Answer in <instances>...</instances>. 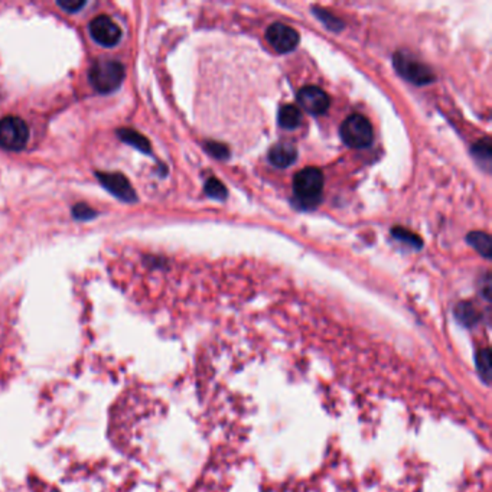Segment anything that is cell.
Wrapping results in <instances>:
<instances>
[{
	"label": "cell",
	"instance_id": "10",
	"mask_svg": "<svg viewBox=\"0 0 492 492\" xmlns=\"http://www.w3.org/2000/svg\"><path fill=\"white\" fill-rule=\"evenodd\" d=\"M298 157V150L293 145L281 142L273 146L268 152V160L278 168H288Z\"/></svg>",
	"mask_w": 492,
	"mask_h": 492
},
{
	"label": "cell",
	"instance_id": "13",
	"mask_svg": "<svg viewBox=\"0 0 492 492\" xmlns=\"http://www.w3.org/2000/svg\"><path fill=\"white\" fill-rule=\"evenodd\" d=\"M472 155L476 159V162H479L486 171H489L491 160H492V147H491V142L488 137H485V139H482L473 145Z\"/></svg>",
	"mask_w": 492,
	"mask_h": 492
},
{
	"label": "cell",
	"instance_id": "9",
	"mask_svg": "<svg viewBox=\"0 0 492 492\" xmlns=\"http://www.w3.org/2000/svg\"><path fill=\"white\" fill-rule=\"evenodd\" d=\"M298 101L303 110L313 116L323 115L330 108V97L322 88L315 85L303 87L298 93Z\"/></svg>",
	"mask_w": 492,
	"mask_h": 492
},
{
	"label": "cell",
	"instance_id": "12",
	"mask_svg": "<svg viewBox=\"0 0 492 492\" xmlns=\"http://www.w3.org/2000/svg\"><path fill=\"white\" fill-rule=\"evenodd\" d=\"M117 135H119V137H120L125 143H127V145L136 147L137 150H140V152H143V153H150L152 146H150L149 140H147L143 135H140L139 132L126 127V129H120V130L117 132Z\"/></svg>",
	"mask_w": 492,
	"mask_h": 492
},
{
	"label": "cell",
	"instance_id": "1",
	"mask_svg": "<svg viewBox=\"0 0 492 492\" xmlns=\"http://www.w3.org/2000/svg\"><path fill=\"white\" fill-rule=\"evenodd\" d=\"M88 78L98 93H113L125 80V67L110 58H98L91 66Z\"/></svg>",
	"mask_w": 492,
	"mask_h": 492
},
{
	"label": "cell",
	"instance_id": "22",
	"mask_svg": "<svg viewBox=\"0 0 492 492\" xmlns=\"http://www.w3.org/2000/svg\"><path fill=\"white\" fill-rule=\"evenodd\" d=\"M84 5H85L84 0H67V2H64V0H61V2H58V6H61V8L66 9L67 12H77V11L81 9Z\"/></svg>",
	"mask_w": 492,
	"mask_h": 492
},
{
	"label": "cell",
	"instance_id": "8",
	"mask_svg": "<svg viewBox=\"0 0 492 492\" xmlns=\"http://www.w3.org/2000/svg\"><path fill=\"white\" fill-rule=\"evenodd\" d=\"M98 181L103 184V187L113 194L116 198L125 201V202H135L137 201L136 192L133 187L130 185L129 179L119 172H97Z\"/></svg>",
	"mask_w": 492,
	"mask_h": 492
},
{
	"label": "cell",
	"instance_id": "6",
	"mask_svg": "<svg viewBox=\"0 0 492 492\" xmlns=\"http://www.w3.org/2000/svg\"><path fill=\"white\" fill-rule=\"evenodd\" d=\"M267 42L279 53L292 52L299 43V33L286 23H273L266 32Z\"/></svg>",
	"mask_w": 492,
	"mask_h": 492
},
{
	"label": "cell",
	"instance_id": "14",
	"mask_svg": "<svg viewBox=\"0 0 492 492\" xmlns=\"http://www.w3.org/2000/svg\"><path fill=\"white\" fill-rule=\"evenodd\" d=\"M468 241L469 244H472V247L481 253L483 257L489 258L491 257V237L485 233H479V231H473L468 236Z\"/></svg>",
	"mask_w": 492,
	"mask_h": 492
},
{
	"label": "cell",
	"instance_id": "4",
	"mask_svg": "<svg viewBox=\"0 0 492 492\" xmlns=\"http://www.w3.org/2000/svg\"><path fill=\"white\" fill-rule=\"evenodd\" d=\"M29 139L28 125L16 116H8L0 120V146L6 150H22Z\"/></svg>",
	"mask_w": 492,
	"mask_h": 492
},
{
	"label": "cell",
	"instance_id": "20",
	"mask_svg": "<svg viewBox=\"0 0 492 492\" xmlns=\"http://www.w3.org/2000/svg\"><path fill=\"white\" fill-rule=\"evenodd\" d=\"M315 14H316L318 18H320V19L325 22V25H326L328 28H330V29H333V31H340V29L342 28V22H341V21H338L337 18H334V16L330 15V14H326L325 11H316Z\"/></svg>",
	"mask_w": 492,
	"mask_h": 492
},
{
	"label": "cell",
	"instance_id": "15",
	"mask_svg": "<svg viewBox=\"0 0 492 492\" xmlns=\"http://www.w3.org/2000/svg\"><path fill=\"white\" fill-rule=\"evenodd\" d=\"M456 318L466 326H472L478 320V312L471 303H461L456 308Z\"/></svg>",
	"mask_w": 492,
	"mask_h": 492
},
{
	"label": "cell",
	"instance_id": "5",
	"mask_svg": "<svg viewBox=\"0 0 492 492\" xmlns=\"http://www.w3.org/2000/svg\"><path fill=\"white\" fill-rule=\"evenodd\" d=\"M393 61H394V67L397 73L413 84L423 85L434 80V75L429 67L419 63L416 58H413L412 56H407V53L404 52H396Z\"/></svg>",
	"mask_w": 492,
	"mask_h": 492
},
{
	"label": "cell",
	"instance_id": "3",
	"mask_svg": "<svg viewBox=\"0 0 492 492\" xmlns=\"http://www.w3.org/2000/svg\"><path fill=\"white\" fill-rule=\"evenodd\" d=\"M342 140L354 149H364L372 143L374 132L370 120L361 115H352L344 120L340 129Z\"/></svg>",
	"mask_w": 492,
	"mask_h": 492
},
{
	"label": "cell",
	"instance_id": "2",
	"mask_svg": "<svg viewBox=\"0 0 492 492\" xmlns=\"http://www.w3.org/2000/svg\"><path fill=\"white\" fill-rule=\"evenodd\" d=\"M323 189V175L316 168L302 169L293 179V194L299 205L312 208L318 205Z\"/></svg>",
	"mask_w": 492,
	"mask_h": 492
},
{
	"label": "cell",
	"instance_id": "19",
	"mask_svg": "<svg viewBox=\"0 0 492 492\" xmlns=\"http://www.w3.org/2000/svg\"><path fill=\"white\" fill-rule=\"evenodd\" d=\"M73 215L77 218V220H91L97 215V212L90 208L87 204H77L73 208Z\"/></svg>",
	"mask_w": 492,
	"mask_h": 492
},
{
	"label": "cell",
	"instance_id": "18",
	"mask_svg": "<svg viewBox=\"0 0 492 492\" xmlns=\"http://www.w3.org/2000/svg\"><path fill=\"white\" fill-rule=\"evenodd\" d=\"M393 236H394V237H397V239H399V240H402V241H407V244L414 246L416 248H420V247H422V241H420V239H419L417 236L412 234V233H410V231H407V230H403V229H394V230H393Z\"/></svg>",
	"mask_w": 492,
	"mask_h": 492
},
{
	"label": "cell",
	"instance_id": "11",
	"mask_svg": "<svg viewBox=\"0 0 492 492\" xmlns=\"http://www.w3.org/2000/svg\"><path fill=\"white\" fill-rule=\"evenodd\" d=\"M278 120H279L281 127L292 130V129H296L300 125L302 113H300V110H299L296 105L288 104V105H283L281 108Z\"/></svg>",
	"mask_w": 492,
	"mask_h": 492
},
{
	"label": "cell",
	"instance_id": "17",
	"mask_svg": "<svg viewBox=\"0 0 492 492\" xmlns=\"http://www.w3.org/2000/svg\"><path fill=\"white\" fill-rule=\"evenodd\" d=\"M476 368L479 375L488 382L489 378V372H491V367H489V352L488 350H482L478 352L476 357Z\"/></svg>",
	"mask_w": 492,
	"mask_h": 492
},
{
	"label": "cell",
	"instance_id": "7",
	"mask_svg": "<svg viewBox=\"0 0 492 492\" xmlns=\"http://www.w3.org/2000/svg\"><path fill=\"white\" fill-rule=\"evenodd\" d=\"M90 33L97 43L108 48L117 45L122 39L120 28L107 15H100L90 22Z\"/></svg>",
	"mask_w": 492,
	"mask_h": 492
},
{
	"label": "cell",
	"instance_id": "16",
	"mask_svg": "<svg viewBox=\"0 0 492 492\" xmlns=\"http://www.w3.org/2000/svg\"><path fill=\"white\" fill-rule=\"evenodd\" d=\"M205 192L211 198H216V199H224L227 197V189L224 188V185L220 181L215 179V178H211L206 181Z\"/></svg>",
	"mask_w": 492,
	"mask_h": 492
},
{
	"label": "cell",
	"instance_id": "21",
	"mask_svg": "<svg viewBox=\"0 0 492 492\" xmlns=\"http://www.w3.org/2000/svg\"><path fill=\"white\" fill-rule=\"evenodd\" d=\"M206 149H208V152H209L212 156H215V157H218V159H226V157H229V150H227V147L223 146V145H220V143H214V142L206 143Z\"/></svg>",
	"mask_w": 492,
	"mask_h": 492
}]
</instances>
